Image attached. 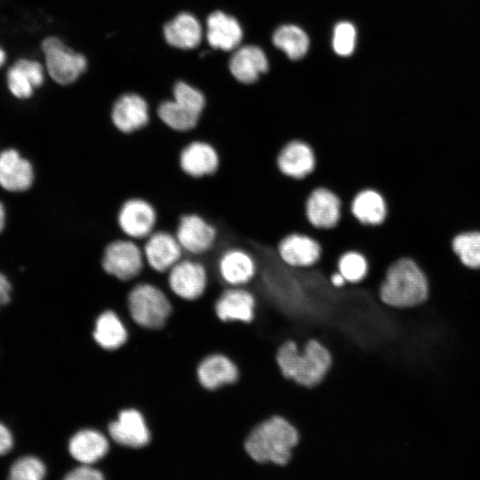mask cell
Listing matches in <instances>:
<instances>
[{
	"label": "cell",
	"mask_w": 480,
	"mask_h": 480,
	"mask_svg": "<svg viewBox=\"0 0 480 480\" xmlns=\"http://www.w3.org/2000/svg\"><path fill=\"white\" fill-rule=\"evenodd\" d=\"M429 279L420 265L409 257L393 260L380 285V300L394 308H411L423 304L429 296Z\"/></svg>",
	"instance_id": "obj_1"
},
{
	"label": "cell",
	"mask_w": 480,
	"mask_h": 480,
	"mask_svg": "<svg viewBox=\"0 0 480 480\" xmlns=\"http://www.w3.org/2000/svg\"><path fill=\"white\" fill-rule=\"evenodd\" d=\"M276 362L283 375L297 384L313 388L326 376L332 357L320 341L310 339L301 349L293 340L284 341L278 348Z\"/></svg>",
	"instance_id": "obj_2"
},
{
	"label": "cell",
	"mask_w": 480,
	"mask_h": 480,
	"mask_svg": "<svg viewBox=\"0 0 480 480\" xmlns=\"http://www.w3.org/2000/svg\"><path fill=\"white\" fill-rule=\"evenodd\" d=\"M299 441V431L292 423L281 416H273L251 430L244 449L257 463L285 465Z\"/></svg>",
	"instance_id": "obj_3"
},
{
	"label": "cell",
	"mask_w": 480,
	"mask_h": 480,
	"mask_svg": "<svg viewBox=\"0 0 480 480\" xmlns=\"http://www.w3.org/2000/svg\"><path fill=\"white\" fill-rule=\"evenodd\" d=\"M128 307L132 319L149 329L162 327L172 312L165 294L150 284H137L130 292Z\"/></svg>",
	"instance_id": "obj_4"
},
{
	"label": "cell",
	"mask_w": 480,
	"mask_h": 480,
	"mask_svg": "<svg viewBox=\"0 0 480 480\" xmlns=\"http://www.w3.org/2000/svg\"><path fill=\"white\" fill-rule=\"evenodd\" d=\"M41 49L49 76L60 84L75 82L86 69V59L73 52L56 36L44 38Z\"/></svg>",
	"instance_id": "obj_5"
},
{
	"label": "cell",
	"mask_w": 480,
	"mask_h": 480,
	"mask_svg": "<svg viewBox=\"0 0 480 480\" xmlns=\"http://www.w3.org/2000/svg\"><path fill=\"white\" fill-rule=\"evenodd\" d=\"M304 214L314 229L329 230L340 223L343 214V202L332 189L317 186L305 200Z\"/></svg>",
	"instance_id": "obj_6"
},
{
	"label": "cell",
	"mask_w": 480,
	"mask_h": 480,
	"mask_svg": "<svg viewBox=\"0 0 480 480\" xmlns=\"http://www.w3.org/2000/svg\"><path fill=\"white\" fill-rule=\"evenodd\" d=\"M280 260L292 268H308L316 265L323 254L321 243L312 235L293 231L284 236L276 248Z\"/></svg>",
	"instance_id": "obj_7"
},
{
	"label": "cell",
	"mask_w": 480,
	"mask_h": 480,
	"mask_svg": "<svg viewBox=\"0 0 480 480\" xmlns=\"http://www.w3.org/2000/svg\"><path fill=\"white\" fill-rule=\"evenodd\" d=\"M143 252L130 240H115L104 250L102 268L109 275L127 281L137 276L143 268Z\"/></svg>",
	"instance_id": "obj_8"
},
{
	"label": "cell",
	"mask_w": 480,
	"mask_h": 480,
	"mask_svg": "<svg viewBox=\"0 0 480 480\" xmlns=\"http://www.w3.org/2000/svg\"><path fill=\"white\" fill-rule=\"evenodd\" d=\"M276 164L284 176L301 180L314 172L316 155L308 142L301 139H292L278 151Z\"/></svg>",
	"instance_id": "obj_9"
},
{
	"label": "cell",
	"mask_w": 480,
	"mask_h": 480,
	"mask_svg": "<svg viewBox=\"0 0 480 480\" xmlns=\"http://www.w3.org/2000/svg\"><path fill=\"white\" fill-rule=\"evenodd\" d=\"M218 272L229 286H246L255 278L258 263L247 249L232 246L224 250L218 260Z\"/></svg>",
	"instance_id": "obj_10"
},
{
	"label": "cell",
	"mask_w": 480,
	"mask_h": 480,
	"mask_svg": "<svg viewBox=\"0 0 480 480\" xmlns=\"http://www.w3.org/2000/svg\"><path fill=\"white\" fill-rule=\"evenodd\" d=\"M256 298L246 286H230L224 290L214 304L216 316L222 323H251L254 319Z\"/></svg>",
	"instance_id": "obj_11"
},
{
	"label": "cell",
	"mask_w": 480,
	"mask_h": 480,
	"mask_svg": "<svg viewBox=\"0 0 480 480\" xmlns=\"http://www.w3.org/2000/svg\"><path fill=\"white\" fill-rule=\"evenodd\" d=\"M175 236L182 250L201 254L214 246L218 233L215 227L203 217L190 213L180 218Z\"/></svg>",
	"instance_id": "obj_12"
},
{
	"label": "cell",
	"mask_w": 480,
	"mask_h": 480,
	"mask_svg": "<svg viewBox=\"0 0 480 480\" xmlns=\"http://www.w3.org/2000/svg\"><path fill=\"white\" fill-rule=\"evenodd\" d=\"M207 280L206 269L198 261L180 260L169 270L171 290L184 300H193L202 296Z\"/></svg>",
	"instance_id": "obj_13"
},
{
	"label": "cell",
	"mask_w": 480,
	"mask_h": 480,
	"mask_svg": "<svg viewBox=\"0 0 480 480\" xmlns=\"http://www.w3.org/2000/svg\"><path fill=\"white\" fill-rule=\"evenodd\" d=\"M117 222L121 230L131 238L148 236L156 222L155 208L141 198H131L121 206Z\"/></svg>",
	"instance_id": "obj_14"
},
{
	"label": "cell",
	"mask_w": 480,
	"mask_h": 480,
	"mask_svg": "<svg viewBox=\"0 0 480 480\" xmlns=\"http://www.w3.org/2000/svg\"><path fill=\"white\" fill-rule=\"evenodd\" d=\"M352 217L365 227L382 225L388 216L386 196L377 188L367 187L358 190L349 204Z\"/></svg>",
	"instance_id": "obj_15"
},
{
	"label": "cell",
	"mask_w": 480,
	"mask_h": 480,
	"mask_svg": "<svg viewBox=\"0 0 480 480\" xmlns=\"http://www.w3.org/2000/svg\"><path fill=\"white\" fill-rule=\"evenodd\" d=\"M220 164L217 149L210 143L201 140L188 144L180 154L182 171L194 178L215 174Z\"/></svg>",
	"instance_id": "obj_16"
},
{
	"label": "cell",
	"mask_w": 480,
	"mask_h": 480,
	"mask_svg": "<svg viewBox=\"0 0 480 480\" xmlns=\"http://www.w3.org/2000/svg\"><path fill=\"white\" fill-rule=\"evenodd\" d=\"M148 237L143 254L151 268L164 272L180 260L182 248L176 236L165 231H158L151 233Z\"/></svg>",
	"instance_id": "obj_17"
},
{
	"label": "cell",
	"mask_w": 480,
	"mask_h": 480,
	"mask_svg": "<svg viewBox=\"0 0 480 480\" xmlns=\"http://www.w3.org/2000/svg\"><path fill=\"white\" fill-rule=\"evenodd\" d=\"M197 378L208 390H217L235 384L239 379V369L228 356L217 353L206 356L198 365Z\"/></svg>",
	"instance_id": "obj_18"
},
{
	"label": "cell",
	"mask_w": 480,
	"mask_h": 480,
	"mask_svg": "<svg viewBox=\"0 0 480 480\" xmlns=\"http://www.w3.org/2000/svg\"><path fill=\"white\" fill-rule=\"evenodd\" d=\"M112 439L121 445L140 448L148 444L150 434L141 413L134 409L124 410L108 426Z\"/></svg>",
	"instance_id": "obj_19"
},
{
	"label": "cell",
	"mask_w": 480,
	"mask_h": 480,
	"mask_svg": "<svg viewBox=\"0 0 480 480\" xmlns=\"http://www.w3.org/2000/svg\"><path fill=\"white\" fill-rule=\"evenodd\" d=\"M111 118L114 125L120 132H133L144 127L148 122V103L138 94H124L115 102Z\"/></svg>",
	"instance_id": "obj_20"
},
{
	"label": "cell",
	"mask_w": 480,
	"mask_h": 480,
	"mask_svg": "<svg viewBox=\"0 0 480 480\" xmlns=\"http://www.w3.org/2000/svg\"><path fill=\"white\" fill-rule=\"evenodd\" d=\"M44 68L36 60H18L7 71V86L12 95L19 99L30 97L34 89L44 83Z\"/></svg>",
	"instance_id": "obj_21"
},
{
	"label": "cell",
	"mask_w": 480,
	"mask_h": 480,
	"mask_svg": "<svg viewBox=\"0 0 480 480\" xmlns=\"http://www.w3.org/2000/svg\"><path fill=\"white\" fill-rule=\"evenodd\" d=\"M33 182L30 163L20 157L14 149L0 154V185L6 190L20 192L27 190Z\"/></svg>",
	"instance_id": "obj_22"
},
{
	"label": "cell",
	"mask_w": 480,
	"mask_h": 480,
	"mask_svg": "<svg viewBox=\"0 0 480 480\" xmlns=\"http://www.w3.org/2000/svg\"><path fill=\"white\" fill-rule=\"evenodd\" d=\"M206 38L214 49L230 51L241 42L243 31L238 21L222 12L209 15L206 21Z\"/></svg>",
	"instance_id": "obj_23"
},
{
	"label": "cell",
	"mask_w": 480,
	"mask_h": 480,
	"mask_svg": "<svg viewBox=\"0 0 480 480\" xmlns=\"http://www.w3.org/2000/svg\"><path fill=\"white\" fill-rule=\"evenodd\" d=\"M268 63L264 52L254 45L239 48L230 58L229 69L238 81L254 83L260 74L268 70Z\"/></svg>",
	"instance_id": "obj_24"
},
{
	"label": "cell",
	"mask_w": 480,
	"mask_h": 480,
	"mask_svg": "<svg viewBox=\"0 0 480 480\" xmlns=\"http://www.w3.org/2000/svg\"><path fill=\"white\" fill-rule=\"evenodd\" d=\"M164 36L173 47L193 49L201 42L202 28L195 16L181 12L164 25Z\"/></svg>",
	"instance_id": "obj_25"
},
{
	"label": "cell",
	"mask_w": 480,
	"mask_h": 480,
	"mask_svg": "<svg viewBox=\"0 0 480 480\" xmlns=\"http://www.w3.org/2000/svg\"><path fill=\"white\" fill-rule=\"evenodd\" d=\"M71 456L82 464H92L103 458L108 451L107 438L99 431L84 429L69 441Z\"/></svg>",
	"instance_id": "obj_26"
},
{
	"label": "cell",
	"mask_w": 480,
	"mask_h": 480,
	"mask_svg": "<svg viewBox=\"0 0 480 480\" xmlns=\"http://www.w3.org/2000/svg\"><path fill=\"white\" fill-rule=\"evenodd\" d=\"M93 338L105 349L114 350L127 340V332L119 317L110 310L103 312L97 319Z\"/></svg>",
	"instance_id": "obj_27"
},
{
	"label": "cell",
	"mask_w": 480,
	"mask_h": 480,
	"mask_svg": "<svg viewBox=\"0 0 480 480\" xmlns=\"http://www.w3.org/2000/svg\"><path fill=\"white\" fill-rule=\"evenodd\" d=\"M273 43L292 60L301 59L309 46L307 34L295 25L278 28L273 36Z\"/></svg>",
	"instance_id": "obj_28"
},
{
	"label": "cell",
	"mask_w": 480,
	"mask_h": 480,
	"mask_svg": "<svg viewBox=\"0 0 480 480\" xmlns=\"http://www.w3.org/2000/svg\"><path fill=\"white\" fill-rule=\"evenodd\" d=\"M157 115L163 123L178 132H187L193 129L200 117V115L189 110L174 100L162 102L157 108Z\"/></svg>",
	"instance_id": "obj_29"
},
{
	"label": "cell",
	"mask_w": 480,
	"mask_h": 480,
	"mask_svg": "<svg viewBox=\"0 0 480 480\" xmlns=\"http://www.w3.org/2000/svg\"><path fill=\"white\" fill-rule=\"evenodd\" d=\"M454 253L468 268L480 269V232L468 231L458 234L452 242Z\"/></svg>",
	"instance_id": "obj_30"
},
{
	"label": "cell",
	"mask_w": 480,
	"mask_h": 480,
	"mask_svg": "<svg viewBox=\"0 0 480 480\" xmlns=\"http://www.w3.org/2000/svg\"><path fill=\"white\" fill-rule=\"evenodd\" d=\"M337 269L348 284H358L364 281L368 275L369 261L362 252L350 249L339 256Z\"/></svg>",
	"instance_id": "obj_31"
},
{
	"label": "cell",
	"mask_w": 480,
	"mask_h": 480,
	"mask_svg": "<svg viewBox=\"0 0 480 480\" xmlns=\"http://www.w3.org/2000/svg\"><path fill=\"white\" fill-rule=\"evenodd\" d=\"M46 473L41 460L33 456H24L12 465L9 478L12 480H40Z\"/></svg>",
	"instance_id": "obj_32"
},
{
	"label": "cell",
	"mask_w": 480,
	"mask_h": 480,
	"mask_svg": "<svg viewBox=\"0 0 480 480\" xmlns=\"http://www.w3.org/2000/svg\"><path fill=\"white\" fill-rule=\"evenodd\" d=\"M173 100L198 115H201L205 105L203 93L184 82L175 84Z\"/></svg>",
	"instance_id": "obj_33"
},
{
	"label": "cell",
	"mask_w": 480,
	"mask_h": 480,
	"mask_svg": "<svg viewBox=\"0 0 480 480\" xmlns=\"http://www.w3.org/2000/svg\"><path fill=\"white\" fill-rule=\"evenodd\" d=\"M356 45V28L347 21L338 23L333 30L332 46L340 56L350 55Z\"/></svg>",
	"instance_id": "obj_34"
},
{
	"label": "cell",
	"mask_w": 480,
	"mask_h": 480,
	"mask_svg": "<svg viewBox=\"0 0 480 480\" xmlns=\"http://www.w3.org/2000/svg\"><path fill=\"white\" fill-rule=\"evenodd\" d=\"M104 476L101 472L90 467L88 464H83L71 471L66 476V480H101Z\"/></svg>",
	"instance_id": "obj_35"
},
{
	"label": "cell",
	"mask_w": 480,
	"mask_h": 480,
	"mask_svg": "<svg viewBox=\"0 0 480 480\" xmlns=\"http://www.w3.org/2000/svg\"><path fill=\"white\" fill-rule=\"evenodd\" d=\"M13 445L10 430L0 422V456L6 454Z\"/></svg>",
	"instance_id": "obj_36"
},
{
	"label": "cell",
	"mask_w": 480,
	"mask_h": 480,
	"mask_svg": "<svg viewBox=\"0 0 480 480\" xmlns=\"http://www.w3.org/2000/svg\"><path fill=\"white\" fill-rule=\"evenodd\" d=\"M11 289L8 279L0 273V306L9 302Z\"/></svg>",
	"instance_id": "obj_37"
},
{
	"label": "cell",
	"mask_w": 480,
	"mask_h": 480,
	"mask_svg": "<svg viewBox=\"0 0 480 480\" xmlns=\"http://www.w3.org/2000/svg\"><path fill=\"white\" fill-rule=\"evenodd\" d=\"M328 279L330 284L335 288H342L348 284L344 276L338 271V269L330 273Z\"/></svg>",
	"instance_id": "obj_38"
},
{
	"label": "cell",
	"mask_w": 480,
	"mask_h": 480,
	"mask_svg": "<svg viewBox=\"0 0 480 480\" xmlns=\"http://www.w3.org/2000/svg\"><path fill=\"white\" fill-rule=\"evenodd\" d=\"M5 220V211L3 204L0 202V232L4 229Z\"/></svg>",
	"instance_id": "obj_39"
},
{
	"label": "cell",
	"mask_w": 480,
	"mask_h": 480,
	"mask_svg": "<svg viewBox=\"0 0 480 480\" xmlns=\"http://www.w3.org/2000/svg\"><path fill=\"white\" fill-rule=\"evenodd\" d=\"M6 59L4 51L0 48V68L3 66Z\"/></svg>",
	"instance_id": "obj_40"
}]
</instances>
